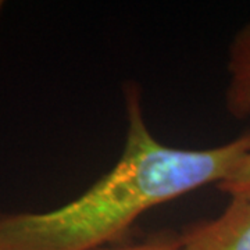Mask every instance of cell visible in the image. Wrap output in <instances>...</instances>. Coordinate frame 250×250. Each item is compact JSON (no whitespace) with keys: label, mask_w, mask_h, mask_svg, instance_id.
Returning a JSON list of instances; mask_svg holds the SVG:
<instances>
[{"label":"cell","mask_w":250,"mask_h":250,"mask_svg":"<svg viewBox=\"0 0 250 250\" xmlns=\"http://www.w3.org/2000/svg\"><path fill=\"white\" fill-rule=\"evenodd\" d=\"M126 136L117 164L67 205L0 215V250H96L124 235L147 210L221 182L250 152V131L208 149L157 141L134 85L125 89Z\"/></svg>","instance_id":"6da1fadb"},{"label":"cell","mask_w":250,"mask_h":250,"mask_svg":"<svg viewBox=\"0 0 250 250\" xmlns=\"http://www.w3.org/2000/svg\"><path fill=\"white\" fill-rule=\"evenodd\" d=\"M182 250H250V199L231 200L215 218L179 236Z\"/></svg>","instance_id":"7a4b0ae2"},{"label":"cell","mask_w":250,"mask_h":250,"mask_svg":"<svg viewBox=\"0 0 250 250\" xmlns=\"http://www.w3.org/2000/svg\"><path fill=\"white\" fill-rule=\"evenodd\" d=\"M225 108L238 120L250 116V21L235 34L228 49Z\"/></svg>","instance_id":"3957f363"},{"label":"cell","mask_w":250,"mask_h":250,"mask_svg":"<svg viewBox=\"0 0 250 250\" xmlns=\"http://www.w3.org/2000/svg\"><path fill=\"white\" fill-rule=\"evenodd\" d=\"M217 188L231 197V200L250 199V152L221 182L217 184Z\"/></svg>","instance_id":"277c9868"},{"label":"cell","mask_w":250,"mask_h":250,"mask_svg":"<svg viewBox=\"0 0 250 250\" xmlns=\"http://www.w3.org/2000/svg\"><path fill=\"white\" fill-rule=\"evenodd\" d=\"M96 250H182L179 238L160 235L149 241L141 242L136 245H125V246H103Z\"/></svg>","instance_id":"5b68a950"}]
</instances>
